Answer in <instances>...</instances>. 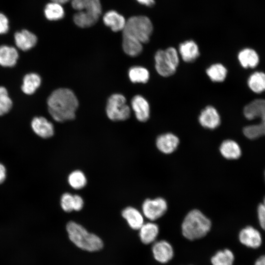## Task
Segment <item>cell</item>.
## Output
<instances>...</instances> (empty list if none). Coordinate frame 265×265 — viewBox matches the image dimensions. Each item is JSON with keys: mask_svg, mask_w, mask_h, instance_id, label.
I'll use <instances>...</instances> for the list:
<instances>
[{"mask_svg": "<svg viewBox=\"0 0 265 265\" xmlns=\"http://www.w3.org/2000/svg\"><path fill=\"white\" fill-rule=\"evenodd\" d=\"M48 111L57 122H63L75 117L79 102L74 92L65 88L53 91L47 100Z\"/></svg>", "mask_w": 265, "mask_h": 265, "instance_id": "6da1fadb", "label": "cell"}, {"mask_svg": "<svg viewBox=\"0 0 265 265\" xmlns=\"http://www.w3.org/2000/svg\"><path fill=\"white\" fill-rule=\"evenodd\" d=\"M44 13L47 19L55 21L64 17V11L61 4L52 1L46 5Z\"/></svg>", "mask_w": 265, "mask_h": 265, "instance_id": "f1b7e54d", "label": "cell"}, {"mask_svg": "<svg viewBox=\"0 0 265 265\" xmlns=\"http://www.w3.org/2000/svg\"><path fill=\"white\" fill-rule=\"evenodd\" d=\"M41 79L39 75L36 73H29L25 76L21 89L27 95L33 94L40 86Z\"/></svg>", "mask_w": 265, "mask_h": 265, "instance_id": "cb8c5ba5", "label": "cell"}, {"mask_svg": "<svg viewBox=\"0 0 265 265\" xmlns=\"http://www.w3.org/2000/svg\"><path fill=\"white\" fill-rule=\"evenodd\" d=\"M179 53L174 47L158 50L155 54V69L163 77L173 75L177 70L180 58Z\"/></svg>", "mask_w": 265, "mask_h": 265, "instance_id": "8992f818", "label": "cell"}, {"mask_svg": "<svg viewBox=\"0 0 265 265\" xmlns=\"http://www.w3.org/2000/svg\"><path fill=\"white\" fill-rule=\"evenodd\" d=\"M198 121L204 128L214 130L220 126L221 118L219 112L214 107L208 106L201 111Z\"/></svg>", "mask_w": 265, "mask_h": 265, "instance_id": "30bf717a", "label": "cell"}, {"mask_svg": "<svg viewBox=\"0 0 265 265\" xmlns=\"http://www.w3.org/2000/svg\"><path fill=\"white\" fill-rule=\"evenodd\" d=\"M239 240L245 246L256 249L262 243L261 234L256 229L248 226L243 228L239 233Z\"/></svg>", "mask_w": 265, "mask_h": 265, "instance_id": "8fae6325", "label": "cell"}, {"mask_svg": "<svg viewBox=\"0 0 265 265\" xmlns=\"http://www.w3.org/2000/svg\"><path fill=\"white\" fill-rule=\"evenodd\" d=\"M104 24L111 28L113 31L122 30L125 26L126 20L124 17L115 11L110 10L104 15Z\"/></svg>", "mask_w": 265, "mask_h": 265, "instance_id": "44dd1931", "label": "cell"}, {"mask_svg": "<svg viewBox=\"0 0 265 265\" xmlns=\"http://www.w3.org/2000/svg\"><path fill=\"white\" fill-rule=\"evenodd\" d=\"M12 106V101L8 96L6 89L0 86V116L8 113Z\"/></svg>", "mask_w": 265, "mask_h": 265, "instance_id": "4dcf8cb0", "label": "cell"}, {"mask_svg": "<svg viewBox=\"0 0 265 265\" xmlns=\"http://www.w3.org/2000/svg\"><path fill=\"white\" fill-rule=\"evenodd\" d=\"M243 113L248 120L257 118L261 119L260 123L257 124L261 128L265 135V100L260 99L252 101L244 107Z\"/></svg>", "mask_w": 265, "mask_h": 265, "instance_id": "9c48e42d", "label": "cell"}, {"mask_svg": "<svg viewBox=\"0 0 265 265\" xmlns=\"http://www.w3.org/2000/svg\"><path fill=\"white\" fill-rule=\"evenodd\" d=\"M122 215L126 220L130 227L133 230H139L144 224L143 214L135 208H126L122 211Z\"/></svg>", "mask_w": 265, "mask_h": 265, "instance_id": "ac0fdd59", "label": "cell"}, {"mask_svg": "<svg viewBox=\"0 0 265 265\" xmlns=\"http://www.w3.org/2000/svg\"><path fill=\"white\" fill-rule=\"evenodd\" d=\"M131 106L136 119L140 122L147 121L150 114V108L148 102L143 96L137 95L131 101Z\"/></svg>", "mask_w": 265, "mask_h": 265, "instance_id": "5bb4252c", "label": "cell"}, {"mask_svg": "<svg viewBox=\"0 0 265 265\" xmlns=\"http://www.w3.org/2000/svg\"><path fill=\"white\" fill-rule=\"evenodd\" d=\"M83 206V200L79 195H73V210L79 211L82 209Z\"/></svg>", "mask_w": 265, "mask_h": 265, "instance_id": "d590c367", "label": "cell"}, {"mask_svg": "<svg viewBox=\"0 0 265 265\" xmlns=\"http://www.w3.org/2000/svg\"><path fill=\"white\" fill-rule=\"evenodd\" d=\"M238 60L245 68H254L259 62V57L257 52L251 48H244L238 53Z\"/></svg>", "mask_w": 265, "mask_h": 265, "instance_id": "7402d4cb", "label": "cell"}, {"mask_svg": "<svg viewBox=\"0 0 265 265\" xmlns=\"http://www.w3.org/2000/svg\"><path fill=\"white\" fill-rule=\"evenodd\" d=\"M258 217L261 228L265 231V196L263 202L259 205L257 209Z\"/></svg>", "mask_w": 265, "mask_h": 265, "instance_id": "836d02e7", "label": "cell"}, {"mask_svg": "<svg viewBox=\"0 0 265 265\" xmlns=\"http://www.w3.org/2000/svg\"><path fill=\"white\" fill-rule=\"evenodd\" d=\"M106 112L109 119L113 121H124L131 115L126 98L121 94H112L108 99Z\"/></svg>", "mask_w": 265, "mask_h": 265, "instance_id": "52a82bcc", "label": "cell"}, {"mask_svg": "<svg viewBox=\"0 0 265 265\" xmlns=\"http://www.w3.org/2000/svg\"><path fill=\"white\" fill-rule=\"evenodd\" d=\"M180 143L178 137L173 133L167 132L159 135L156 140L158 149L164 154H170L176 150Z\"/></svg>", "mask_w": 265, "mask_h": 265, "instance_id": "4fadbf2b", "label": "cell"}, {"mask_svg": "<svg viewBox=\"0 0 265 265\" xmlns=\"http://www.w3.org/2000/svg\"><path fill=\"white\" fill-rule=\"evenodd\" d=\"M248 86L252 91L261 93L265 91V74L256 72L251 74L247 81Z\"/></svg>", "mask_w": 265, "mask_h": 265, "instance_id": "484cf974", "label": "cell"}, {"mask_svg": "<svg viewBox=\"0 0 265 265\" xmlns=\"http://www.w3.org/2000/svg\"><path fill=\"white\" fill-rule=\"evenodd\" d=\"M70 0H51L53 2H55L60 4H64L68 2Z\"/></svg>", "mask_w": 265, "mask_h": 265, "instance_id": "ab89813d", "label": "cell"}, {"mask_svg": "<svg viewBox=\"0 0 265 265\" xmlns=\"http://www.w3.org/2000/svg\"><path fill=\"white\" fill-rule=\"evenodd\" d=\"M219 151L221 155L227 159H237L241 155L239 145L232 139L224 140L220 145Z\"/></svg>", "mask_w": 265, "mask_h": 265, "instance_id": "d6986e66", "label": "cell"}, {"mask_svg": "<svg viewBox=\"0 0 265 265\" xmlns=\"http://www.w3.org/2000/svg\"><path fill=\"white\" fill-rule=\"evenodd\" d=\"M235 256L229 249L217 251L211 258L212 265H233Z\"/></svg>", "mask_w": 265, "mask_h": 265, "instance_id": "4316f807", "label": "cell"}, {"mask_svg": "<svg viewBox=\"0 0 265 265\" xmlns=\"http://www.w3.org/2000/svg\"><path fill=\"white\" fill-rule=\"evenodd\" d=\"M138 230L141 242L144 244H148L155 241L159 235V227L155 223L149 222L144 223Z\"/></svg>", "mask_w": 265, "mask_h": 265, "instance_id": "ffe728a7", "label": "cell"}, {"mask_svg": "<svg viewBox=\"0 0 265 265\" xmlns=\"http://www.w3.org/2000/svg\"><path fill=\"white\" fill-rule=\"evenodd\" d=\"M71 3L78 11L73 20L78 26L88 27L97 22L102 13L100 0H71Z\"/></svg>", "mask_w": 265, "mask_h": 265, "instance_id": "3957f363", "label": "cell"}, {"mask_svg": "<svg viewBox=\"0 0 265 265\" xmlns=\"http://www.w3.org/2000/svg\"><path fill=\"white\" fill-rule=\"evenodd\" d=\"M68 182L72 188L80 189L86 186L87 179L82 171L77 170L72 172L69 174Z\"/></svg>", "mask_w": 265, "mask_h": 265, "instance_id": "f546056e", "label": "cell"}, {"mask_svg": "<svg viewBox=\"0 0 265 265\" xmlns=\"http://www.w3.org/2000/svg\"><path fill=\"white\" fill-rule=\"evenodd\" d=\"M6 177V170L4 165L0 163V184L5 180Z\"/></svg>", "mask_w": 265, "mask_h": 265, "instance_id": "8d00e7d4", "label": "cell"}, {"mask_svg": "<svg viewBox=\"0 0 265 265\" xmlns=\"http://www.w3.org/2000/svg\"><path fill=\"white\" fill-rule=\"evenodd\" d=\"M129 77L133 83H146L149 80L150 73L148 70L142 66H133L129 71Z\"/></svg>", "mask_w": 265, "mask_h": 265, "instance_id": "83f0119b", "label": "cell"}, {"mask_svg": "<svg viewBox=\"0 0 265 265\" xmlns=\"http://www.w3.org/2000/svg\"><path fill=\"white\" fill-rule=\"evenodd\" d=\"M31 125L34 132L42 138H49L54 134L53 124L45 117H34L31 121Z\"/></svg>", "mask_w": 265, "mask_h": 265, "instance_id": "2e32d148", "label": "cell"}, {"mask_svg": "<svg viewBox=\"0 0 265 265\" xmlns=\"http://www.w3.org/2000/svg\"><path fill=\"white\" fill-rule=\"evenodd\" d=\"M179 54L185 62H192L200 55L199 47L193 40H186L180 44Z\"/></svg>", "mask_w": 265, "mask_h": 265, "instance_id": "9a60e30c", "label": "cell"}, {"mask_svg": "<svg viewBox=\"0 0 265 265\" xmlns=\"http://www.w3.org/2000/svg\"><path fill=\"white\" fill-rule=\"evenodd\" d=\"M206 74L213 82L223 81L227 75L226 68L221 63H214L210 66L206 70Z\"/></svg>", "mask_w": 265, "mask_h": 265, "instance_id": "d4e9b609", "label": "cell"}, {"mask_svg": "<svg viewBox=\"0 0 265 265\" xmlns=\"http://www.w3.org/2000/svg\"><path fill=\"white\" fill-rule=\"evenodd\" d=\"M19 54L16 49L6 45L0 46V65L3 67H13L17 63Z\"/></svg>", "mask_w": 265, "mask_h": 265, "instance_id": "603a6c76", "label": "cell"}, {"mask_svg": "<svg viewBox=\"0 0 265 265\" xmlns=\"http://www.w3.org/2000/svg\"><path fill=\"white\" fill-rule=\"evenodd\" d=\"M66 230L70 240L78 247L89 252L101 250L104 246L102 239L96 235L88 232L81 225L69 221Z\"/></svg>", "mask_w": 265, "mask_h": 265, "instance_id": "277c9868", "label": "cell"}, {"mask_svg": "<svg viewBox=\"0 0 265 265\" xmlns=\"http://www.w3.org/2000/svg\"><path fill=\"white\" fill-rule=\"evenodd\" d=\"M139 3L147 6H151L155 3V0H136Z\"/></svg>", "mask_w": 265, "mask_h": 265, "instance_id": "74e56055", "label": "cell"}, {"mask_svg": "<svg viewBox=\"0 0 265 265\" xmlns=\"http://www.w3.org/2000/svg\"><path fill=\"white\" fill-rule=\"evenodd\" d=\"M243 132L244 135L250 139H255L264 135L261 128L258 124L245 127L243 128Z\"/></svg>", "mask_w": 265, "mask_h": 265, "instance_id": "1f68e13d", "label": "cell"}, {"mask_svg": "<svg viewBox=\"0 0 265 265\" xmlns=\"http://www.w3.org/2000/svg\"><path fill=\"white\" fill-rule=\"evenodd\" d=\"M152 251L155 259L160 263H168L174 256L172 246L165 240L155 242L152 247Z\"/></svg>", "mask_w": 265, "mask_h": 265, "instance_id": "7c38bea8", "label": "cell"}, {"mask_svg": "<svg viewBox=\"0 0 265 265\" xmlns=\"http://www.w3.org/2000/svg\"><path fill=\"white\" fill-rule=\"evenodd\" d=\"M8 29V19L3 14L0 13V34L6 33Z\"/></svg>", "mask_w": 265, "mask_h": 265, "instance_id": "e575fe53", "label": "cell"}, {"mask_svg": "<svg viewBox=\"0 0 265 265\" xmlns=\"http://www.w3.org/2000/svg\"><path fill=\"white\" fill-rule=\"evenodd\" d=\"M254 265H265V255L259 257L255 261Z\"/></svg>", "mask_w": 265, "mask_h": 265, "instance_id": "f35d334b", "label": "cell"}, {"mask_svg": "<svg viewBox=\"0 0 265 265\" xmlns=\"http://www.w3.org/2000/svg\"><path fill=\"white\" fill-rule=\"evenodd\" d=\"M122 31V37L134 40L142 44L147 43L153 33V25L147 16H134L126 20Z\"/></svg>", "mask_w": 265, "mask_h": 265, "instance_id": "5b68a950", "label": "cell"}, {"mask_svg": "<svg viewBox=\"0 0 265 265\" xmlns=\"http://www.w3.org/2000/svg\"></svg>", "mask_w": 265, "mask_h": 265, "instance_id": "60d3db41", "label": "cell"}, {"mask_svg": "<svg viewBox=\"0 0 265 265\" xmlns=\"http://www.w3.org/2000/svg\"><path fill=\"white\" fill-rule=\"evenodd\" d=\"M168 204L162 197L147 199L142 205L143 216L153 221L159 219L166 212Z\"/></svg>", "mask_w": 265, "mask_h": 265, "instance_id": "ba28073f", "label": "cell"}, {"mask_svg": "<svg viewBox=\"0 0 265 265\" xmlns=\"http://www.w3.org/2000/svg\"><path fill=\"white\" fill-rule=\"evenodd\" d=\"M16 46L20 49L26 51L33 47L36 44L37 38L35 34L27 30L17 32L14 35Z\"/></svg>", "mask_w": 265, "mask_h": 265, "instance_id": "e0dca14e", "label": "cell"}, {"mask_svg": "<svg viewBox=\"0 0 265 265\" xmlns=\"http://www.w3.org/2000/svg\"><path fill=\"white\" fill-rule=\"evenodd\" d=\"M73 195L70 193L66 192L63 194L60 199V205L66 212H71L73 211Z\"/></svg>", "mask_w": 265, "mask_h": 265, "instance_id": "d6a6232c", "label": "cell"}, {"mask_svg": "<svg viewBox=\"0 0 265 265\" xmlns=\"http://www.w3.org/2000/svg\"><path fill=\"white\" fill-rule=\"evenodd\" d=\"M212 222L202 212L197 209L189 211L185 217L181 225L183 236L193 240L204 237L210 231Z\"/></svg>", "mask_w": 265, "mask_h": 265, "instance_id": "7a4b0ae2", "label": "cell"}]
</instances>
